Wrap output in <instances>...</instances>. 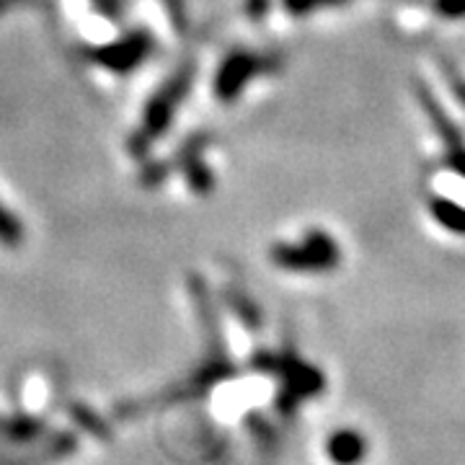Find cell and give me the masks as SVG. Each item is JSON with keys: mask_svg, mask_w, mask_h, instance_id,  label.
I'll return each instance as SVG.
<instances>
[{"mask_svg": "<svg viewBox=\"0 0 465 465\" xmlns=\"http://www.w3.org/2000/svg\"><path fill=\"white\" fill-rule=\"evenodd\" d=\"M192 81H194V65H183L150 96L148 106L143 112V122L137 133L130 137V150L134 155H143L171 127L173 116L179 112V104L192 88Z\"/></svg>", "mask_w": 465, "mask_h": 465, "instance_id": "1", "label": "cell"}, {"mask_svg": "<svg viewBox=\"0 0 465 465\" xmlns=\"http://www.w3.org/2000/svg\"><path fill=\"white\" fill-rule=\"evenodd\" d=\"M272 262L295 274H323L333 272L341 262V251L336 238L326 231H308L298 243H277L272 246Z\"/></svg>", "mask_w": 465, "mask_h": 465, "instance_id": "2", "label": "cell"}, {"mask_svg": "<svg viewBox=\"0 0 465 465\" xmlns=\"http://www.w3.org/2000/svg\"><path fill=\"white\" fill-rule=\"evenodd\" d=\"M153 50H155V42H153L150 32L134 29L112 45H101V47L88 50V57L94 65L106 67L112 73H133L134 67H140L148 60Z\"/></svg>", "mask_w": 465, "mask_h": 465, "instance_id": "3", "label": "cell"}, {"mask_svg": "<svg viewBox=\"0 0 465 465\" xmlns=\"http://www.w3.org/2000/svg\"><path fill=\"white\" fill-rule=\"evenodd\" d=\"M266 60L253 52H232L231 57L223 60V65L215 75V94L220 101H232L249 81L266 70Z\"/></svg>", "mask_w": 465, "mask_h": 465, "instance_id": "4", "label": "cell"}, {"mask_svg": "<svg viewBox=\"0 0 465 465\" xmlns=\"http://www.w3.org/2000/svg\"><path fill=\"white\" fill-rule=\"evenodd\" d=\"M367 452H370V442L354 427L333 430L323 442V455L331 465H362L367 460Z\"/></svg>", "mask_w": 465, "mask_h": 465, "instance_id": "5", "label": "cell"}, {"mask_svg": "<svg viewBox=\"0 0 465 465\" xmlns=\"http://www.w3.org/2000/svg\"><path fill=\"white\" fill-rule=\"evenodd\" d=\"M78 448V440L70 432H52L45 437V442L39 448H34L29 455H21L14 460H5L3 465H52L63 460L67 455H73Z\"/></svg>", "mask_w": 465, "mask_h": 465, "instance_id": "6", "label": "cell"}, {"mask_svg": "<svg viewBox=\"0 0 465 465\" xmlns=\"http://www.w3.org/2000/svg\"><path fill=\"white\" fill-rule=\"evenodd\" d=\"M47 430L36 416H0V437L8 442H32Z\"/></svg>", "mask_w": 465, "mask_h": 465, "instance_id": "7", "label": "cell"}, {"mask_svg": "<svg viewBox=\"0 0 465 465\" xmlns=\"http://www.w3.org/2000/svg\"><path fill=\"white\" fill-rule=\"evenodd\" d=\"M430 210H432V217L450 232H458V235H465V207L458 204V202L448 200V197H434L430 202Z\"/></svg>", "mask_w": 465, "mask_h": 465, "instance_id": "8", "label": "cell"}, {"mask_svg": "<svg viewBox=\"0 0 465 465\" xmlns=\"http://www.w3.org/2000/svg\"><path fill=\"white\" fill-rule=\"evenodd\" d=\"M21 241H24V223L0 202V243L14 249Z\"/></svg>", "mask_w": 465, "mask_h": 465, "instance_id": "9", "label": "cell"}, {"mask_svg": "<svg viewBox=\"0 0 465 465\" xmlns=\"http://www.w3.org/2000/svg\"><path fill=\"white\" fill-rule=\"evenodd\" d=\"M284 8L292 14V16H308L318 8H329V5H344L347 0H282Z\"/></svg>", "mask_w": 465, "mask_h": 465, "instance_id": "10", "label": "cell"}, {"mask_svg": "<svg viewBox=\"0 0 465 465\" xmlns=\"http://www.w3.org/2000/svg\"><path fill=\"white\" fill-rule=\"evenodd\" d=\"M73 419H75L78 424L88 427V430L96 434L99 440L109 437V427H106V424H101L99 419L94 416V411H88V409H84V406H73Z\"/></svg>", "mask_w": 465, "mask_h": 465, "instance_id": "11", "label": "cell"}, {"mask_svg": "<svg viewBox=\"0 0 465 465\" xmlns=\"http://www.w3.org/2000/svg\"><path fill=\"white\" fill-rule=\"evenodd\" d=\"M432 8L442 18H465V0H432Z\"/></svg>", "mask_w": 465, "mask_h": 465, "instance_id": "12", "label": "cell"}, {"mask_svg": "<svg viewBox=\"0 0 465 465\" xmlns=\"http://www.w3.org/2000/svg\"><path fill=\"white\" fill-rule=\"evenodd\" d=\"M448 166L465 179V143L455 145V148H448Z\"/></svg>", "mask_w": 465, "mask_h": 465, "instance_id": "13", "label": "cell"}, {"mask_svg": "<svg viewBox=\"0 0 465 465\" xmlns=\"http://www.w3.org/2000/svg\"><path fill=\"white\" fill-rule=\"evenodd\" d=\"M96 5H99L104 14H109V16H116V0H94Z\"/></svg>", "mask_w": 465, "mask_h": 465, "instance_id": "14", "label": "cell"}, {"mask_svg": "<svg viewBox=\"0 0 465 465\" xmlns=\"http://www.w3.org/2000/svg\"><path fill=\"white\" fill-rule=\"evenodd\" d=\"M266 8V0H251L249 3V14L251 16H262V11Z\"/></svg>", "mask_w": 465, "mask_h": 465, "instance_id": "15", "label": "cell"}]
</instances>
